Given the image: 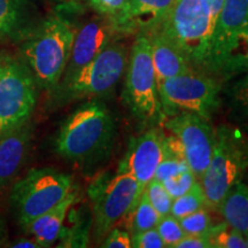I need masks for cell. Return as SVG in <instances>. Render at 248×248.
<instances>
[{
    "label": "cell",
    "mask_w": 248,
    "mask_h": 248,
    "mask_svg": "<svg viewBox=\"0 0 248 248\" xmlns=\"http://www.w3.org/2000/svg\"><path fill=\"white\" fill-rule=\"evenodd\" d=\"M116 137V123L104 102L91 100L76 108L61 124L54 146L61 157L78 166L106 159Z\"/></svg>",
    "instance_id": "obj_1"
},
{
    "label": "cell",
    "mask_w": 248,
    "mask_h": 248,
    "mask_svg": "<svg viewBox=\"0 0 248 248\" xmlns=\"http://www.w3.org/2000/svg\"><path fill=\"white\" fill-rule=\"evenodd\" d=\"M76 31L66 17L59 14L37 24L23 40L21 53L37 85L53 91L60 83L69 60Z\"/></svg>",
    "instance_id": "obj_2"
},
{
    "label": "cell",
    "mask_w": 248,
    "mask_h": 248,
    "mask_svg": "<svg viewBox=\"0 0 248 248\" xmlns=\"http://www.w3.org/2000/svg\"><path fill=\"white\" fill-rule=\"evenodd\" d=\"M248 173V136L239 128H216L212 159L201 178L206 207L218 212L225 195Z\"/></svg>",
    "instance_id": "obj_3"
},
{
    "label": "cell",
    "mask_w": 248,
    "mask_h": 248,
    "mask_svg": "<svg viewBox=\"0 0 248 248\" xmlns=\"http://www.w3.org/2000/svg\"><path fill=\"white\" fill-rule=\"evenodd\" d=\"M214 28L208 0H175L159 29L177 45L194 69L207 73Z\"/></svg>",
    "instance_id": "obj_4"
},
{
    "label": "cell",
    "mask_w": 248,
    "mask_h": 248,
    "mask_svg": "<svg viewBox=\"0 0 248 248\" xmlns=\"http://www.w3.org/2000/svg\"><path fill=\"white\" fill-rule=\"evenodd\" d=\"M122 97L132 115L144 125L155 126L166 120L161 105L151 45L145 33H138L126 63Z\"/></svg>",
    "instance_id": "obj_5"
},
{
    "label": "cell",
    "mask_w": 248,
    "mask_h": 248,
    "mask_svg": "<svg viewBox=\"0 0 248 248\" xmlns=\"http://www.w3.org/2000/svg\"><path fill=\"white\" fill-rule=\"evenodd\" d=\"M128 49L122 43L113 42L97 58L53 90L59 102L97 98L115 89L128 63Z\"/></svg>",
    "instance_id": "obj_6"
},
{
    "label": "cell",
    "mask_w": 248,
    "mask_h": 248,
    "mask_svg": "<svg viewBox=\"0 0 248 248\" xmlns=\"http://www.w3.org/2000/svg\"><path fill=\"white\" fill-rule=\"evenodd\" d=\"M164 116L188 111L209 120L221 105L222 84L213 75L192 70L157 83Z\"/></svg>",
    "instance_id": "obj_7"
},
{
    "label": "cell",
    "mask_w": 248,
    "mask_h": 248,
    "mask_svg": "<svg viewBox=\"0 0 248 248\" xmlns=\"http://www.w3.org/2000/svg\"><path fill=\"white\" fill-rule=\"evenodd\" d=\"M74 191L73 178L53 168L31 169L15 183L11 202L21 225L43 215Z\"/></svg>",
    "instance_id": "obj_8"
},
{
    "label": "cell",
    "mask_w": 248,
    "mask_h": 248,
    "mask_svg": "<svg viewBox=\"0 0 248 248\" xmlns=\"http://www.w3.org/2000/svg\"><path fill=\"white\" fill-rule=\"evenodd\" d=\"M88 193L93 208V233L102 241L135 206L138 183L130 173L104 172L93 179Z\"/></svg>",
    "instance_id": "obj_9"
},
{
    "label": "cell",
    "mask_w": 248,
    "mask_h": 248,
    "mask_svg": "<svg viewBox=\"0 0 248 248\" xmlns=\"http://www.w3.org/2000/svg\"><path fill=\"white\" fill-rule=\"evenodd\" d=\"M37 104V82L23 60L0 63V138L29 122Z\"/></svg>",
    "instance_id": "obj_10"
},
{
    "label": "cell",
    "mask_w": 248,
    "mask_h": 248,
    "mask_svg": "<svg viewBox=\"0 0 248 248\" xmlns=\"http://www.w3.org/2000/svg\"><path fill=\"white\" fill-rule=\"evenodd\" d=\"M163 124L181 141L186 162L195 177L201 181L215 147L216 129L207 119L188 111L167 117Z\"/></svg>",
    "instance_id": "obj_11"
},
{
    "label": "cell",
    "mask_w": 248,
    "mask_h": 248,
    "mask_svg": "<svg viewBox=\"0 0 248 248\" xmlns=\"http://www.w3.org/2000/svg\"><path fill=\"white\" fill-rule=\"evenodd\" d=\"M163 137L162 130L153 126L139 137L132 138L117 167V171L130 173L138 183L137 199L131 210L138 204L148 183L154 179L155 171L163 156Z\"/></svg>",
    "instance_id": "obj_12"
},
{
    "label": "cell",
    "mask_w": 248,
    "mask_h": 248,
    "mask_svg": "<svg viewBox=\"0 0 248 248\" xmlns=\"http://www.w3.org/2000/svg\"><path fill=\"white\" fill-rule=\"evenodd\" d=\"M122 33L113 21L104 15L92 18L80 27L75 32L69 60L60 82L73 77L77 71L97 58Z\"/></svg>",
    "instance_id": "obj_13"
},
{
    "label": "cell",
    "mask_w": 248,
    "mask_h": 248,
    "mask_svg": "<svg viewBox=\"0 0 248 248\" xmlns=\"http://www.w3.org/2000/svg\"><path fill=\"white\" fill-rule=\"evenodd\" d=\"M175 0H126L115 26L121 33H148L159 29Z\"/></svg>",
    "instance_id": "obj_14"
},
{
    "label": "cell",
    "mask_w": 248,
    "mask_h": 248,
    "mask_svg": "<svg viewBox=\"0 0 248 248\" xmlns=\"http://www.w3.org/2000/svg\"><path fill=\"white\" fill-rule=\"evenodd\" d=\"M145 35L150 40L152 62L157 83L194 70L185 54L160 29L153 30Z\"/></svg>",
    "instance_id": "obj_15"
},
{
    "label": "cell",
    "mask_w": 248,
    "mask_h": 248,
    "mask_svg": "<svg viewBox=\"0 0 248 248\" xmlns=\"http://www.w3.org/2000/svg\"><path fill=\"white\" fill-rule=\"evenodd\" d=\"M248 22V0H223L214 28L207 74L235 33ZM210 75V74H209Z\"/></svg>",
    "instance_id": "obj_16"
},
{
    "label": "cell",
    "mask_w": 248,
    "mask_h": 248,
    "mask_svg": "<svg viewBox=\"0 0 248 248\" xmlns=\"http://www.w3.org/2000/svg\"><path fill=\"white\" fill-rule=\"evenodd\" d=\"M32 128L27 122L0 138V187L11 183L26 162Z\"/></svg>",
    "instance_id": "obj_17"
},
{
    "label": "cell",
    "mask_w": 248,
    "mask_h": 248,
    "mask_svg": "<svg viewBox=\"0 0 248 248\" xmlns=\"http://www.w3.org/2000/svg\"><path fill=\"white\" fill-rule=\"evenodd\" d=\"M29 0H0V38L23 42L37 27Z\"/></svg>",
    "instance_id": "obj_18"
},
{
    "label": "cell",
    "mask_w": 248,
    "mask_h": 248,
    "mask_svg": "<svg viewBox=\"0 0 248 248\" xmlns=\"http://www.w3.org/2000/svg\"><path fill=\"white\" fill-rule=\"evenodd\" d=\"M76 201L77 192L74 190L53 208L23 225L24 230L32 235L40 247L52 246L60 237L67 214Z\"/></svg>",
    "instance_id": "obj_19"
},
{
    "label": "cell",
    "mask_w": 248,
    "mask_h": 248,
    "mask_svg": "<svg viewBox=\"0 0 248 248\" xmlns=\"http://www.w3.org/2000/svg\"><path fill=\"white\" fill-rule=\"evenodd\" d=\"M248 71V22L232 37L224 51L210 68L213 76L229 79Z\"/></svg>",
    "instance_id": "obj_20"
},
{
    "label": "cell",
    "mask_w": 248,
    "mask_h": 248,
    "mask_svg": "<svg viewBox=\"0 0 248 248\" xmlns=\"http://www.w3.org/2000/svg\"><path fill=\"white\" fill-rule=\"evenodd\" d=\"M218 212L229 225L246 234L248 232V185L243 181L237 183L225 195Z\"/></svg>",
    "instance_id": "obj_21"
},
{
    "label": "cell",
    "mask_w": 248,
    "mask_h": 248,
    "mask_svg": "<svg viewBox=\"0 0 248 248\" xmlns=\"http://www.w3.org/2000/svg\"><path fill=\"white\" fill-rule=\"evenodd\" d=\"M124 218L128 219V225L126 226H128L130 234H133L155 228L161 218V215L148 201L145 192H142L137 206L131 212L126 214Z\"/></svg>",
    "instance_id": "obj_22"
},
{
    "label": "cell",
    "mask_w": 248,
    "mask_h": 248,
    "mask_svg": "<svg viewBox=\"0 0 248 248\" xmlns=\"http://www.w3.org/2000/svg\"><path fill=\"white\" fill-rule=\"evenodd\" d=\"M231 114L248 130V71L226 90Z\"/></svg>",
    "instance_id": "obj_23"
},
{
    "label": "cell",
    "mask_w": 248,
    "mask_h": 248,
    "mask_svg": "<svg viewBox=\"0 0 248 248\" xmlns=\"http://www.w3.org/2000/svg\"><path fill=\"white\" fill-rule=\"evenodd\" d=\"M202 207H206V197L199 181L190 191L172 200L170 215L179 219L188 214L197 212Z\"/></svg>",
    "instance_id": "obj_24"
},
{
    "label": "cell",
    "mask_w": 248,
    "mask_h": 248,
    "mask_svg": "<svg viewBox=\"0 0 248 248\" xmlns=\"http://www.w3.org/2000/svg\"><path fill=\"white\" fill-rule=\"evenodd\" d=\"M207 235L213 248H247L245 235L225 221L214 224Z\"/></svg>",
    "instance_id": "obj_25"
},
{
    "label": "cell",
    "mask_w": 248,
    "mask_h": 248,
    "mask_svg": "<svg viewBox=\"0 0 248 248\" xmlns=\"http://www.w3.org/2000/svg\"><path fill=\"white\" fill-rule=\"evenodd\" d=\"M187 169H190V167L186 162L185 157L171 153V152L166 150L163 145V156L159 166H157L156 171H155L154 179L162 183L166 179L171 178Z\"/></svg>",
    "instance_id": "obj_26"
},
{
    "label": "cell",
    "mask_w": 248,
    "mask_h": 248,
    "mask_svg": "<svg viewBox=\"0 0 248 248\" xmlns=\"http://www.w3.org/2000/svg\"><path fill=\"white\" fill-rule=\"evenodd\" d=\"M182 229L185 234H206L208 233L212 226V217L207 207H202L197 212L188 214L179 218Z\"/></svg>",
    "instance_id": "obj_27"
},
{
    "label": "cell",
    "mask_w": 248,
    "mask_h": 248,
    "mask_svg": "<svg viewBox=\"0 0 248 248\" xmlns=\"http://www.w3.org/2000/svg\"><path fill=\"white\" fill-rule=\"evenodd\" d=\"M144 192L146 194L148 201L161 216L170 214L173 199L171 195L168 193V191L166 190L162 183L156 181V179H153V181L148 183Z\"/></svg>",
    "instance_id": "obj_28"
},
{
    "label": "cell",
    "mask_w": 248,
    "mask_h": 248,
    "mask_svg": "<svg viewBox=\"0 0 248 248\" xmlns=\"http://www.w3.org/2000/svg\"><path fill=\"white\" fill-rule=\"evenodd\" d=\"M155 229L159 232L161 239L163 240L166 247L169 248H175L176 244L185 235V232L182 229L179 219L170 215V214L161 216Z\"/></svg>",
    "instance_id": "obj_29"
},
{
    "label": "cell",
    "mask_w": 248,
    "mask_h": 248,
    "mask_svg": "<svg viewBox=\"0 0 248 248\" xmlns=\"http://www.w3.org/2000/svg\"><path fill=\"white\" fill-rule=\"evenodd\" d=\"M198 182H199V179L195 177L193 171L191 169H187L171 178L166 179L162 182V184L168 191V193L171 195L172 199H176V198L181 197L186 192L190 191Z\"/></svg>",
    "instance_id": "obj_30"
},
{
    "label": "cell",
    "mask_w": 248,
    "mask_h": 248,
    "mask_svg": "<svg viewBox=\"0 0 248 248\" xmlns=\"http://www.w3.org/2000/svg\"><path fill=\"white\" fill-rule=\"evenodd\" d=\"M97 13L109 17L114 24L122 13L126 0H89Z\"/></svg>",
    "instance_id": "obj_31"
},
{
    "label": "cell",
    "mask_w": 248,
    "mask_h": 248,
    "mask_svg": "<svg viewBox=\"0 0 248 248\" xmlns=\"http://www.w3.org/2000/svg\"><path fill=\"white\" fill-rule=\"evenodd\" d=\"M131 247L133 248H164L163 240L155 228L131 234Z\"/></svg>",
    "instance_id": "obj_32"
},
{
    "label": "cell",
    "mask_w": 248,
    "mask_h": 248,
    "mask_svg": "<svg viewBox=\"0 0 248 248\" xmlns=\"http://www.w3.org/2000/svg\"><path fill=\"white\" fill-rule=\"evenodd\" d=\"M105 248H130L131 247V234L129 231L113 228L102 240Z\"/></svg>",
    "instance_id": "obj_33"
},
{
    "label": "cell",
    "mask_w": 248,
    "mask_h": 248,
    "mask_svg": "<svg viewBox=\"0 0 248 248\" xmlns=\"http://www.w3.org/2000/svg\"><path fill=\"white\" fill-rule=\"evenodd\" d=\"M175 248H213L208 235L206 234H185L176 244Z\"/></svg>",
    "instance_id": "obj_34"
},
{
    "label": "cell",
    "mask_w": 248,
    "mask_h": 248,
    "mask_svg": "<svg viewBox=\"0 0 248 248\" xmlns=\"http://www.w3.org/2000/svg\"><path fill=\"white\" fill-rule=\"evenodd\" d=\"M13 248H39V244L35 239H18L9 245Z\"/></svg>",
    "instance_id": "obj_35"
},
{
    "label": "cell",
    "mask_w": 248,
    "mask_h": 248,
    "mask_svg": "<svg viewBox=\"0 0 248 248\" xmlns=\"http://www.w3.org/2000/svg\"><path fill=\"white\" fill-rule=\"evenodd\" d=\"M208 4L210 6V9H212L213 17H214V20H215V23H216L217 17H218L219 12H221L223 0H208Z\"/></svg>",
    "instance_id": "obj_36"
},
{
    "label": "cell",
    "mask_w": 248,
    "mask_h": 248,
    "mask_svg": "<svg viewBox=\"0 0 248 248\" xmlns=\"http://www.w3.org/2000/svg\"><path fill=\"white\" fill-rule=\"evenodd\" d=\"M245 235V240H246V245H247V248H248V232L246 234H244Z\"/></svg>",
    "instance_id": "obj_37"
},
{
    "label": "cell",
    "mask_w": 248,
    "mask_h": 248,
    "mask_svg": "<svg viewBox=\"0 0 248 248\" xmlns=\"http://www.w3.org/2000/svg\"><path fill=\"white\" fill-rule=\"evenodd\" d=\"M1 60H2V58H1V57H0V63H1Z\"/></svg>",
    "instance_id": "obj_38"
}]
</instances>
